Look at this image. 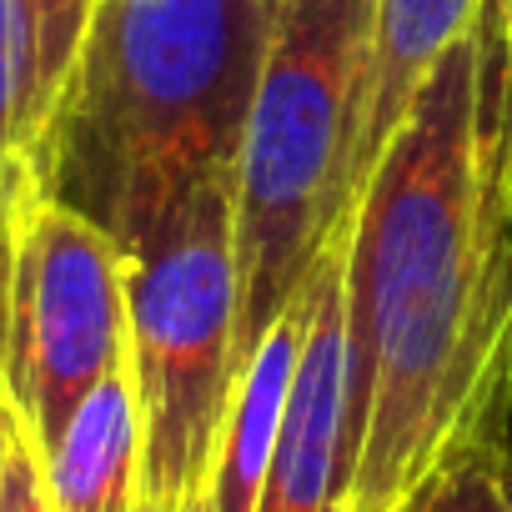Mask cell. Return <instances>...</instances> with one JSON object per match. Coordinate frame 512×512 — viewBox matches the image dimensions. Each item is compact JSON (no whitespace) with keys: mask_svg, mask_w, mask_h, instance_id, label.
Here are the masks:
<instances>
[{"mask_svg":"<svg viewBox=\"0 0 512 512\" xmlns=\"http://www.w3.org/2000/svg\"><path fill=\"white\" fill-rule=\"evenodd\" d=\"M347 352L362 417L352 512H397L452 452L497 437L512 387V246L482 216L467 36L427 71L357 191Z\"/></svg>","mask_w":512,"mask_h":512,"instance_id":"cell-1","label":"cell"},{"mask_svg":"<svg viewBox=\"0 0 512 512\" xmlns=\"http://www.w3.org/2000/svg\"><path fill=\"white\" fill-rule=\"evenodd\" d=\"M282 0H96L21 171L121 251L231 176Z\"/></svg>","mask_w":512,"mask_h":512,"instance_id":"cell-2","label":"cell"},{"mask_svg":"<svg viewBox=\"0 0 512 512\" xmlns=\"http://www.w3.org/2000/svg\"><path fill=\"white\" fill-rule=\"evenodd\" d=\"M372 0H282L231 161L241 362L342 241L362 191Z\"/></svg>","mask_w":512,"mask_h":512,"instance_id":"cell-3","label":"cell"},{"mask_svg":"<svg viewBox=\"0 0 512 512\" xmlns=\"http://www.w3.org/2000/svg\"><path fill=\"white\" fill-rule=\"evenodd\" d=\"M126 372L141 417V502L201 512L241 377L231 176L201 181L126 251Z\"/></svg>","mask_w":512,"mask_h":512,"instance_id":"cell-4","label":"cell"},{"mask_svg":"<svg viewBox=\"0 0 512 512\" xmlns=\"http://www.w3.org/2000/svg\"><path fill=\"white\" fill-rule=\"evenodd\" d=\"M16 196L11 347L0 392L21 432L51 452L96 382L126 367V251L86 216L41 196L26 171Z\"/></svg>","mask_w":512,"mask_h":512,"instance_id":"cell-5","label":"cell"},{"mask_svg":"<svg viewBox=\"0 0 512 512\" xmlns=\"http://www.w3.org/2000/svg\"><path fill=\"white\" fill-rule=\"evenodd\" d=\"M302 297H307V332L297 347L256 512H352L362 417L352 397V352H347V231L317 262Z\"/></svg>","mask_w":512,"mask_h":512,"instance_id":"cell-6","label":"cell"},{"mask_svg":"<svg viewBox=\"0 0 512 512\" xmlns=\"http://www.w3.org/2000/svg\"><path fill=\"white\" fill-rule=\"evenodd\" d=\"M302 332H307V297L297 292V302L272 322V332L241 362L201 512H256V502H262V482H267V467H272V447H277V427H282Z\"/></svg>","mask_w":512,"mask_h":512,"instance_id":"cell-7","label":"cell"},{"mask_svg":"<svg viewBox=\"0 0 512 512\" xmlns=\"http://www.w3.org/2000/svg\"><path fill=\"white\" fill-rule=\"evenodd\" d=\"M41 457L51 512H116L136 497L141 472V417L131 372H111L86 392L66 432Z\"/></svg>","mask_w":512,"mask_h":512,"instance_id":"cell-8","label":"cell"},{"mask_svg":"<svg viewBox=\"0 0 512 512\" xmlns=\"http://www.w3.org/2000/svg\"><path fill=\"white\" fill-rule=\"evenodd\" d=\"M477 0H372V71L362 121V181L402 126L427 71L472 31Z\"/></svg>","mask_w":512,"mask_h":512,"instance_id":"cell-9","label":"cell"},{"mask_svg":"<svg viewBox=\"0 0 512 512\" xmlns=\"http://www.w3.org/2000/svg\"><path fill=\"white\" fill-rule=\"evenodd\" d=\"M467 41L482 216L492 236L512 246V0H477Z\"/></svg>","mask_w":512,"mask_h":512,"instance_id":"cell-10","label":"cell"},{"mask_svg":"<svg viewBox=\"0 0 512 512\" xmlns=\"http://www.w3.org/2000/svg\"><path fill=\"white\" fill-rule=\"evenodd\" d=\"M402 512H512V457L497 437H482L452 452L402 502Z\"/></svg>","mask_w":512,"mask_h":512,"instance_id":"cell-11","label":"cell"},{"mask_svg":"<svg viewBox=\"0 0 512 512\" xmlns=\"http://www.w3.org/2000/svg\"><path fill=\"white\" fill-rule=\"evenodd\" d=\"M21 6H26V46H31V91H26V146H31L36 126L46 121L76 61L96 0H21Z\"/></svg>","mask_w":512,"mask_h":512,"instance_id":"cell-12","label":"cell"},{"mask_svg":"<svg viewBox=\"0 0 512 512\" xmlns=\"http://www.w3.org/2000/svg\"><path fill=\"white\" fill-rule=\"evenodd\" d=\"M26 91H31L26 6L0 0V191L11 186L26 156Z\"/></svg>","mask_w":512,"mask_h":512,"instance_id":"cell-13","label":"cell"},{"mask_svg":"<svg viewBox=\"0 0 512 512\" xmlns=\"http://www.w3.org/2000/svg\"><path fill=\"white\" fill-rule=\"evenodd\" d=\"M0 512H51V502H46V477H41V457H36V447H31L26 432H16V442H11Z\"/></svg>","mask_w":512,"mask_h":512,"instance_id":"cell-14","label":"cell"},{"mask_svg":"<svg viewBox=\"0 0 512 512\" xmlns=\"http://www.w3.org/2000/svg\"><path fill=\"white\" fill-rule=\"evenodd\" d=\"M11 272H16V196L6 186L0 191V372H6V347H11Z\"/></svg>","mask_w":512,"mask_h":512,"instance_id":"cell-15","label":"cell"},{"mask_svg":"<svg viewBox=\"0 0 512 512\" xmlns=\"http://www.w3.org/2000/svg\"><path fill=\"white\" fill-rule=\"evenodd\" d=\"M16 432H21V417H16L11 397L0 392V492H6V462H11V442H16Z\"/></svg>","mask_w":512,"mask_h":512,"instance_id":"cell-16","label":"cell"},{"mask_svg":"<svg viewBox=\"0 0 512 512\" xmlns=\"http://www.w3.org/2000/svg\"><path fill=\"white\" fill-rule=\"evenodd\" d=\"M497 442H502V452L512 457V387H507V402H502V427H497Z\"/></svg>","mask_w":512,"mask_h":512,"instance_id":"cell-17","label":"cell"},{"mask_svg":"<svg viewBox=\"0 0 512 512\" xmlns=\"http://www.w3.org/2000/svg\"><path fill=\"white\" fill-rule=\"evenodd\" d=\"M116 512H156V507H151V502H141V492H136V497H131L126 507H116Z\"/></svg>","mask_w":512,"mask_h":512,"instance_id":"cell-18","label":"cell"},{"mask_svg":"<svg viewBox=\"0 0 512 512\" xmlns=\"http://www.w3.org/2000/svg\"><path fill=\"white\" fill-rule=\"evenodd\" d=\"M397 512H402V507H397Z\"/></svg>","mask_w":512,"mask_h":512,"instance_id":"cell-19","label":"cell"}]
</instances>
